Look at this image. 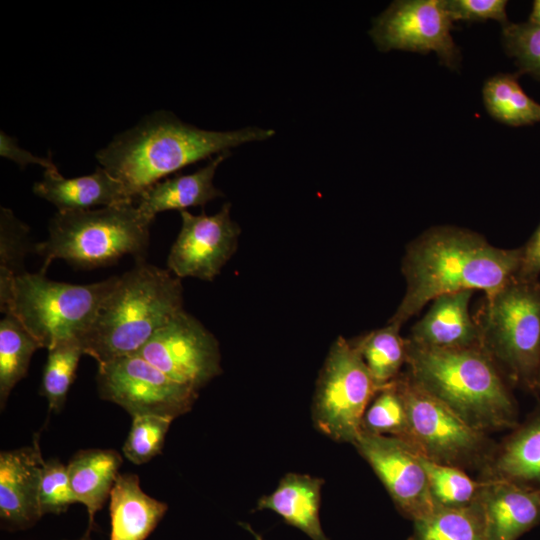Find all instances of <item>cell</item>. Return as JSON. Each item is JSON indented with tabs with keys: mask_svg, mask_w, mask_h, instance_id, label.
<instances>
[{
	"mask_svg": "<svg viewBox=\"0 0 540 540\" xmlns=\"http://www.w3.org/2000/svg\"><path fill=\"white\" fill-rule=\"evenodd\" d=\"M473 291L441 295L411 328L408 339L415 344L440 348L480 347L479 329L469 310Z\"/></svg>",
	"mask_w": 540,
	"mask_h": 540,
	"instance_id": "17",
	"label": "cell"
},
{
	"mask_svg": "<svg viewBox=\"0 0 540 540\" xmlns=\"http://www.w3.org/2000/svg\"><path fill=\"white\" fill-rule=\"evenodd\" d=\"M121 464V455L113 449H85L75 453L66 465L73 493L86 507L87 529L91 531L96 513L110 497Z\"/></svg>",
	"mask_w": 540,
	"mask_h": 540,
	"instance_id": "23",
	"label": "cell"
},
{
	"mask_svg": "<svg viewBox=\"0 0 540 540\" xmlns=\"http://www.w3.org/2000/svg\"><path fill=\"white\" fill-rule=\"evenodd\" d=\"M91 530L87 529L86 532L77 540H91Z\"/></svg>",
	"mask_w": 540,
	"mask_h": 540,
	"instance_id": "40",
	"label": "cell"
},
{
	"mask_svg": "<svg viewBox=\"0 0 540 540\" xmlns=\"http://www.w3.org/2000/svg\"><path fill=\"white\" fill-rule=\"evenodd\" d=\"M173 420L157 414L132 416L131 428L122 448L125 458L141 465L160 454Z\"/></svg>",
	"mask_w": 540,
	"mask_h": 540,
	"instance_id": "32",
	"label": "cell"
},
{
	"mask_svg": "<svg viewBox=\"0 0 540 540\" xmlns=\"http://www.w3.org/2000/svg\"><path fill=\"white\" fill-rule=\"evenodd\" d=\"M0 154L2 157L14 161L22 168L28 164H36L44 167L45 170H58L51 157H38L20 148L16 139L8 136L3 131L0 135Z\"/></svg>",
	"mask_w": 540,
	"mask_h": 540,
	"instance_id": "37",
	"label": "cell"
},
{
	"mask_svg": "<svg viewBox=\"0 0 540 540\" xmlns=\"http://www.w3.org/2000/svg\"><path fill=\"white\" fill-rule=\"evenodd\" d=\"M413 525L409 540H489L480 499L464 508L436 507Z\"/></svg>",
	"mask_w": 540,
	"mask_h": 540,
	"instance_id": "26",
	"label": "cell"
},
{
	"mask_svg": "<svg viewBox=\"0 0 540 540\" xmlns=\"http://www.w3.org/2000/svg\"><path fill=\"white\" fill-rule=\"evenodd\" d=\"M96 380L99 396L131 417L157 414L175 419L191 410L199 393L137 354L98 365Z\"/></svg>",
	"mask_w": 540,
	"mask_h": 540,
	"instance_id": "10",
	"label": "cell"
},
{
	"mask_svg": "<svg viewBox=\"0 0 540 540\" xmlns=\"http://www.w3.org/2000/svg\"><path fill=\"white\" fill-rule=\"evenodd\" d=\"M397 382L409 420L411 445L433 462L465 471H480L496 443L460 418L438 398L417 384L408 372Z\"/></svg>",
	"mask_w": 540,
	"mask_h": 540,
	"instance_id": "8",
	"label": "cell"
},
{
	"mask_svg": "<svg viewBox=\"0 0 540 540\" xmlns=\"http://www.w3.org/2000/svg\"><path fill=\"white\" fill-rule=\"evenodd\" d=\"M168 505L146 494L136 474H119L109 497V540H146Z\"/></svg>",
	"mask_w": 540,
	"mask_h": 540,
	"instance_id": "22",
	"label": "cell"
},
{
	"mask_svg": "<svg viewBox=\"0 0 540 540\" xmlns=\"http://www.w3.org/2000/svg\"><path fill=\"white\" fill-rule=\"evenodd\" d=\"M274 134L272 129L255 126L209 131L184 123L170 112L159 111L117 135L96 153V158L136 202L140 193L171 173Z\"/></svg>",
	"mask_w": 540,
	"mask_h": 540,
	"instance_id": "2",
	"label": "cell"
},
{
	"mask_svg": "<svg viewBox=\"0 0 540 540\" xmlns=\"http://www.w3.org/2000/svg\"><path fill=\"white\" fill-rule=\"evenodd\" d=\"M181 279L144 262L117 279L80 341L98 365L134 355L173 316L183 310Z\"/></svg>",
	"mask_w": 540,
	"mask_h": 540,
	"instance_id": "4",
	"label": "cell"
},
{
	"mask_svg": "<svg viewBox=\"0 0 540 540\" xmlns=\"http://www.w3.org/2000/svg\"><path fill=\"white\" fill-rule=\"evenodd\" d=\"M480 347L505 379L529 391L540 383V281L513 277L473 316Z\"/></svg>",
	"mask_w": 540,
	"mask_h": 540,
	"instance_id": "6",
	"label": "cell"
},
{
	"mask_svg": "<svg viewBox=\"0 0 540 540\" xmlns=\"http://www.w3.org/2000/svg\"><path fill=\"white\" fill-rule=\"evenodd\" d=\"M478 479L540 490V405L496 443Z\"/></svg>",
	"mask_w": 540,
	"mask_h": 540,
	"instance_id": "16",
	"label": "cell"
},
{
	"mask_svg": "<svg viewBox=\"0 0 540 540\" xmlns=\"http://www.w3.org/2000/svg\"><path fill=\"white\" fill-rule=\"evenodd\" d=\"M540 277V223L530 236L529 240L521 247V258L515 278L533 282Z\"/></svg>",
	"mask_w": 540,
	"mask_h": 540,
	"instance_id": "36",
	"label": "cell"
},
{
	"mask_svg": "<svg viewBox=\"0 0 540 540\" xmlns=\"http://www.w3.org/2000/svg\"><path fill=\"white\" fill-rule=\"evenodd\" d=\"M361 431L398 438L411 445L408 413L397 378L377 391L364 413Z\"/></svg>",
	"mask_w": 540,
	"mask_h": 540,
	"instance_id": "30",
	"label": "cell"
},
{
	"mask_svg": "<svg viewBox=\"0 0 540 540\" xmlns=\"http://www.w3.org/2000/svg\"><path fill=\"white\" fill-rule=\"evenodd\" d=\"M384 485L397 510L413 522L435 504L416 449L398 438L361 431L352 444Z\"/></svg>",
	"mask_w": 540,
	"mask_h": 540,
	"instance_id": "14",
	"label": "cell"
},
{
	"mask_svg": "<svg viewBox=\"0 0 540 540\" xmlns=\"http://www.w3.org/2000/svg\"><path fill=\"white\" fill-rule=\"evenodd\" d=\"M539 392H540V383H539Z\"/></svg>",
	"mask_w": 540,
	"mask_h": 540,
	"instance_id": "41",
	"label": "cell"
},
{
	"mask_svg": "<svg viewBox=\"0 0 540 540\" xmlns=\"http://www.w3.org/2000/svg\"><path fill=\"white\" fill-rule=\"evenodd\" d=\"M78 503L71 488L67 467L57 459L44 462L39 487L41 515H59Z\"/></svg>",
	"mask_w": 540,
	"mask_h": 540,
	"instance_id": "34",
	"label": "cell"
},
{
	"mask_svg": "<svg viewBox=\"0 0 540 540\" xmlns=\"http://www.w3.org/2000/svg\"><path fill=\"white\" fill-rule=\"evenodd\" d=\"M445 8L454 21H498L502 27L508 20L506 0H444Z\"/></svg>",
	"mask_w": 540,
	"mask_h": 540,
	"instance_id": "35",
	"label": "cell"
},
{
	"mask_svg": "<svg viewBox=\"0 0 540 540\" xmlns=\"http://www.w3.org/2000/svg\"><path fill=\"white\" fill-rule=\"evenodd\" d=\"M239 525L248 531L255 538V540H265L263 536L257 533L248 523L240 522Z\"/></svg>",
	"mask_w": 540,
	"mask_h": 540,
	"instance_id": "39",
	"label": "cell"
},
{
	"mask_svg": "<svg viewBox=\"0 0 540 540\" xmlns=\"http://www.w3.org/2000/svg\"><path fill=\"white\" fill-rule=\"evenodd\" d=\"M529 22L540 26V0H535L529 16Z\"/></svg>",
	"mask_w": 540,
	"mask_h": 540,
	"instance_id": "38",
	"label": "cell"
},
{
	"mask_svg": "<svg viewBox=\"0 0 540 540\" xmlns=\"http://www.w3.org/2000/svg\"><path fill=\"white\" fill-rule=\"evenodd\" d=\"M47 351L40 393L47 399L49 409L59 412L64 406L84 352L80 341L76 339L60 341Z\"/></svg>",
	"mask_w": 540,
	"mask_h": 540,
	"instance_id": "31",
	"label": "cell"
},
{
	"mask_svg": "<svg viewBox=\"0 0 540 540\" xmlns=\"http://www.w3.org/2000/svg\"><path fill=\"white\" fill-rule=\"evenodd\" d=\"M231 204L225 203L213 215L180 211L179 234L171 246L168 270L178 278L213 281L238 247L241 233L231 218Z\"/></svg>",
	"mask_w": 540,
	"mask_h": 540,
	"instance_id": "13",
	"label": "cell"
},
{
	"mask_svg": "<svg viewBox=\"0 0 540 540\" xmlns=\"http://www.w3.org/2000/svg\"><path fill=\"white\" fill-rule=\"evenodd\" d=\"M40 343L11 313L0 321V405L5 407L8 397L28 372L32 355L41 349Z\"/></svg>",
	"mask_w": 540,
	"mask_h": 540,
	"instance_id": "27",
	"label": "cell"
},
{
	"mask_svg": "<svg viewBox=\"0 0 540 540\" xmlns=\"http://www.w3.org/2000/svg\"><path fill=\"white\" fill-rule=\"evenodd\" d=\"M488 113L509 126L540 122V104L522 89L515 74H496L486 80L482 90Z\"/></svg>",
	"mask_w": 540,
	"mask_h": 540,
	"instance_id": "25",
	"label": "cell"
},
{
	"mask_svg": "<svg viewBox=\"0 0 540 540\" xmlns=\"http://www.w3.org/2000/svg\"><path fill=\"white\" fill-rule=\"evenodd\" d=\"M0 214V309L7 306L14 280L25 273L24 261L35 244L29 238V227L10 209Z\"/></svg>",
	"mask_w": 540,
	"mask_h": 540,
	"instance_id": "29",
	"label": "cell"
},
{
	"mask_svg": "<svg viewBox=\"0 0 540 540\" xmlns=\"http://www.w3.org/2000/svg\"><path fill=\"white\" fill-rule=\"evenodd\" d=\"M406 344L412 379L470 426L488 434L519 423L507 380L481 347L440 349L408 338Z\"/></svg>",
	"mask_w": 540,
	"mask_h": 540,
	"instance_id": "3",
	"label": "cell"
},
{
	"mask_svg": "<svg viewBox=\"0 0 540 540\" xmlns=\"http://www.w3.org/2000/svg\"><path fill=\"white\" fill-rule=\"evenodd\" d=\"M419 455L425 469L430 495L436 507L464 508L477 502L486 482L472 479L465 470L439 464Z\"/></svg>",
	"mask_w": 540,
	"mask_h": 540,
	"instance_id": "28",
	"label": "cell"
},
{
	"mask_svg": "<svg viewBox=\"0 0 540 540\" xmlns=\"http://www.w3.org/2000/svg\"><path fill=\"white\" fill-rule=\"evenodd\" d=\"M152 221L143 216L136 202L55 213L48 238L36 243L34 252L43 258L46 272L56 259L76 269L91 270L115 264L123 256L144 262Z\"/></svg>",
	"mask_w": 540,
	"mask_h": 540,
	"instance_id": "5",
	"label": "cell"
},
{
	"mask_svg": "<svg viewBox=\"0 0 540 540\" xmlns=\"http://www.w3.org/2000/svg\"><path fill=\"white\" fill-rule=\"evenodd\" d=\"M452 23L444 0H397L373 20L369 35L382 52H434L445 67L457 70L461 53Z\"/></svg>",
	"mask_w": 540,
	"mask_h": 540,
	"instance_id": "11",
	"label": "cell"
},
{
	"mask_svg": "<svg viewBox=\"0 0 540 540\" xmlns=\"http://www.w3.org/2000/svg\"><path fill=\"white\" fill-rule=\"evenodd\" d=\"M323 484L319 477L288 473L273 492L258 499L254 510L273 511L312 540H328L319 516Z\"/></svg>",
	"mask_w": 540,
	"mask_h": 540,
	"instance_id": "21",
	"label": "cell"
},
{
	"mask_svg": "<svg viewBox=\"0 0 540 540\" xmlns=\"http://www.w3.org/2000/svg\"><path fill=\"white\" fill-rule=\"evenodd\" d=\"M116 279L79 285L50 280L41 270L26 271L14 280L1 312L13 314L42 348L70 339L81 341Z\"/></svg>",
	"mask_w": 540,
	"mask_h": 540,
	"instance_id": "7",
	"label": "cell"
},
{
	"mask_svg": "<svg viewBox=\"0 0 540 540\" xmlns=\"http://www.w3.org/2000/svg\"><path fill=\"white\" fill-rule=\"evenodd\" d=\"M379 389L352 340L337 337L316 383L314 425L334 441L353 444L361 433L364 413Z\"/></svg>",
	"mask_w": 540,
	"mask_h": 540,
	"instance_id": "9",
	"label": "cell"
},
{
	"mask_svg": "<svg viewBox=\"0 0 540 540\" xmlns=\"http://www.w3.org/2000/svg\"><path fill=\"white\" fill-rule=\"evenodd\" d=\"M485 482L480 502L489 540H517L540 522V490Z\"/></svg>",
	"mask_w": 540,
	"mask_h": 540,
	"instance_id": "19",
	"label": "cell"
},
{
	"mask_svg": "<svg viewBox=\"0 0 540 540\" xmlns=\"http://www.w3.org/2000/svg\"><path fill=\"white\" fill-rule=\"evenodd\" d=\"M230 151L216 155L210 162L192 174L177 175L156 182L136 198L140 213L153 222L163 211L204 206L209 201L223 196L213 180L217 167L230 155Z\"/></svg>",
	"mask_w": 540,
	"mask_h": 540,
	"instance_id": "20",
	"label": "cell"
},
{
	"mask_svg": "<svg viewBox=\"0 0 540 540\" xmlns=\"http://www.w3.org/2000/svg\"><path fill=\"white\" fill-rule=\"evenodd\" d=\"M502 43L520 72L540 80V26L509 22L502 27Z\"/></svg>",
	"mask_w": 540,
	"mask_h": 540,
	"instance_id": "33",
	"label": "cell"
},
{
	"mask_svg": "<svg viewBox=\"0 0 540 540\" xmlns=\"http://www.w3.org/2000/svg\"><path fill=\"white\" fill-rule=\"evenodd\" d=\"M521 247L505 249L472 230L433 226L408 243L401 263L405 292L389 319L400 327L435 298L460 291L491 295L519 268Z\"/></svg>",
	"mask_w": 540,
	"mask_h": 540,
	"instance_id": "1",
	"label": "cell"
},
{
	"mask_svg": "<svg viewBox=\"0 0 540 540\" xmlns=\"http://www.w3.org/2000/svg\"><path fill=\"white\" fill-rule=\"evenodd\" d=\"M400 329L388 322L386 326L352 340L379 388L393 382L406 364L407 344Z\"/></svg>",
	"mask_w": 540,
	"mask_h": 540,
	"instance_id": "24",
	"label": "cell"
},
{
	"mask_svg": "<svg viewBox=\"0 0 540 540\" xmlns=\"http://www.w3.org/2000/svg\"><path fill=\"white\" fill-rule=\"evenodd\" d=\"M136 354L170 378L198 392L222 373L218 340L184 309Z\"/></svg>",
	"mask_w": 540,
	"mask_h": 540,
	"instance_id": "12",
	"label": "cell"
},
{
	"mask_svg": "<svg viewBox=\"0 0 540 540\" xmlns=\"http://www.w3.org/2000/svg\"><path fill=\"white\" fill-rule=\"evenodd\" d=\"M33 192L54 204L59 212L135 202L124 185L103 167H97L92 174L68 179L58 170H45Z\"/></svg>",
	"mask_w": 540,
	"mask_h": 540,
	"instance_id": "18",
	"label": "cell"
},
{
	"mask_svg": "<svg viewBox=\"0 0 540 540\" xmlns=\"http://www.w3.org/2000/svg\"><path fill=\"white\" fill-rule=\"evenodd\" d=\"M42 457L38 436L32 445L0 453V518L11 531L33 526L41 517Z\"/></svg>",
	"mask_w": 540,
	"mask_h": 540,
	"instance_id": "15",
	"label": "cell"
}]
</instances>
